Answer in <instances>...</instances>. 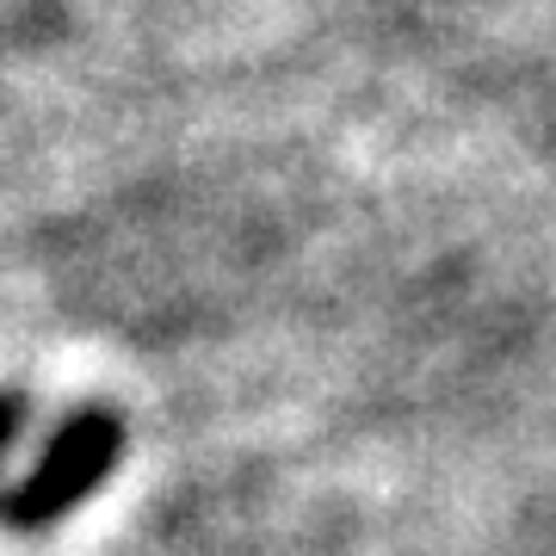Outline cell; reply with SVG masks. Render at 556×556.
Here are the masks:
<instances>
[{
	"instance_id": "2",
	"label": "cell",
	"mask_w": 556,
	"mask_h": 556,
	"mask_svg": "<svg viewBox=\"0 0 556 556\" xmlns=\"http://www.w3.org/2000/svg\"><path fill=\"white\" fill-rule=\"evenodd\" d=\"M25 415H31V402L20 396V390H0V457L20 445V433H25Z\"/></svg>"
},
{
	"instance_id": "1",
	"label": "cell",
	"mask_w": 556,
	"mask_h": 556,
	"mask_svg": "<svg viewBox=\"0 0 556 556\" xmlns=\"http://www.w3.org/2000/svg\"><path fill=\"white\" fill-rule=\"evenodd\" d=\"M124 457V415L112 408H75L68 420H56V433L43 439L38 464L25 470V482H13L0 495V514L20 532H43L93 495Z\"/></svg>"
}]
</instances>
